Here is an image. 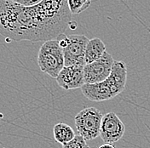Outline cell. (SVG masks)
Wrapping results in <instances>:
<instances>
[{
    "label": "cell",
    "mask_w": 150,
    "mask_h": 148,
    "mask_svg": "<svg viewBox=\"0 0 150 148\" xmlns=\"http://www.w3.org/2000/svg\"><path fill=\"white\" fill-rule=\"evenodd\" d=\"M7 1L14 3V4H19V5H21V6L28 7V6L36 5L39 2H41L42 0H7Z\"/></svg>",
    "instance_id": "obj_13"
},
{
    "label": "cell",
    "mask_w": 150,
    "mask_h": 148,
    "mask_svg": "<svg viewBox=\"0 0 150 148\" xmlns=\"http://www.w3.org/2000/svg\"><path fill=\"white\" fill-rule=\"evenodd\" d=\"M125 132V126L121 119L113 112L109 111L103 115L100 137L104 143L114 144L123 137Z\"/></svg>",
    "instance_id": "obj_7"
},
{
    "label": "cell",
    "mask_w": 150,
    "mask_h": 148,
    "mask_svg": "<svg viewBox=\"0 0 150 148\" xmlns=\"http://www.w3.org/2000/svg\"><path fill=\"white\" fill-rule=\"evenodd\" d=\"M127 82V66L121 61H114L110 75L103 82L84 83L80 88L84 96L91 101L112 100L122 93Z\"/></svg>",
    "instance_id": "obj_2"
},
{
    "label": "cell",
    "mask_w": 150,
    "mask_h": 148,
    "mask_svg": "<svg viewBox=\"0 0 150 148\" xmlns=\"http://www.w3.org/2000/svg\"><path fill=\"white\" fill-rule=\"evenodd\" d=\"M38 65L41 72L56 78L64 66V56L56 39L45 41L38 54Z\"/></svg>",
    "instance_id": "obj_3"
},
{
    "label": "cell",
    "mask_w": 150,
    "mask_h": 148,
    "mask_svg": "<svg viewBox=\"0 0 150 148\" xmlns=\"http://www.w3.org/2000/svg\"><path fill=\"white\" fill-rule=\"evenodd\" d=\"M114 60L112 56L104 52L98 60L84 66V83H96L103 82L110 75Z\"/></svg>",
    "instance_id": "obj_6"
},
{
    "label": "cell",
    "mask_w": 150,
    "mask_h": 148,
    "mask_svg": "<svg viewBox=\"0 0 150 148\" xmlns=\"http://www.w3.org/2000/svg\"><path fill=\"white\" fill-rule=\"evenodd\" d=\"M72 21L67 0H42L21 6L0 0V35L13 41L56 39Z\"/></svg>",
    "instance_id": "obj_1"
},
{
    "label": "cell",
    "mask_w": 150,
    "mask_h": 148,
    "mask_svg": "<svg viewBox=\"0 0 150 148\" xmlns=\"http://www.w3.org/2000/svg\"><path fill=\"white\" fill-rule=\"evenodd\" d=\"M84 66L82 65L64 66L56 78L59 86L66 90L81 88L84 84Z\"/></svg>",
    "instance_id": "obj_8"
},
{
    "label": "cell",
    "mask_w": 150,
    "mask_h": 148,
    "mask_svg": "<svg viewBox=\"0 0 150 148\" xmlns=\"http://www.w3.org/2000/svg\"><path fill=\"white\" fill-rule=\"evenodd\" d=\"M106 51V46L103 41L98 37L89 39L84 54L85 64H90L98 60Z\"/></svg>",
    "instance_id": "obj_9"
},
{
    "label": "cell",
    "mask_w": 150,
    "mask_h": 148,
    "mask_svg": "<svg viewBox=\"0 0 150 148\" xmlns=\"http://www.w3.org/2000/svg\"><path fill=\"white\" fill-rule=\"evenodd\" d=\"M53 135L56 141L62 145H64L71 141L76 135L71 126L65 123H58L53 128Z\"/></svg>",
    "instance_id": "obj_10"
},
{
    "label": "cell",
    "mask_w": 150,
    "mask_h": 148,
    "mask_svg": "<svg viewBox=\"0 0 150 148\" xmlns=\"http://www.w3.org/2000/svg\"><path fill=\"white\" fill-rule=\"evenodd\" d=\"M103 115L95 107H86L74 118L75 126L79 135L86 141L100 136V129Z\"/></svg>",
    "instance_id": "obj_5"
},
{
    "label": "cell",
    "mask_w": 150,
    "mask_h": 148,
    "mask_svg": "<svg viewBox=\"0 0 150 148\" xmlns=\"http://www.w3.org/2000/svg\"><path fill=\"white\" fill-rule=\"evenodd\" d=\"M98 148H115L112 144H108V143H104L103 145L100 146Z\"/></svg>",
    "instance_id": "obj_14"
},
{
    "label": "cell",
    "mask_w": 150,
    "mask_h": 148,
    "mask_svg": "<svg viewBox=\"0 0 150 148\" xmlns=\"http://www.w3.org/2000/svg\"><path fill=\"white\" fill-rule=\"evenodd\" d=\"M62 148H91L86 140L79 135H76L71 141L62 145Z\"/></svg>",
    "instance_id": "obj_12"
},
{
    "label": "cell",
    "mask_w": 150,
    "mask_h": 148,
    "mask_svg": "<svg viewBox=\"0 0 150 148\" xmlns=\"http://www.w3.org/2000/svg\"><path fill=\"white\" fill-rule=\"evenodd\" d=\"M56 40L62 48L64 56V66L85 65L84 54L89 41L84 35L73 34L67 36L64 33L58 36Z\"/></svg>",
    "instance_id": "obj_4"
},
{
    "label": "cell",
    "mask_w": 150,
    "mask_h": 148,
    "mask_svg": "<svg viewBox=\"0 0 150 148\" xmlns=\"http://www.w3.org/2000/svg\"><path fill=\"white\" fill-rule=\"evenodd\" d=\"M91 0H67L68 8L72 15L79 14L89 8Z\"/></svg>",
    "instance_id": "obj_11"
}]
</instances>
